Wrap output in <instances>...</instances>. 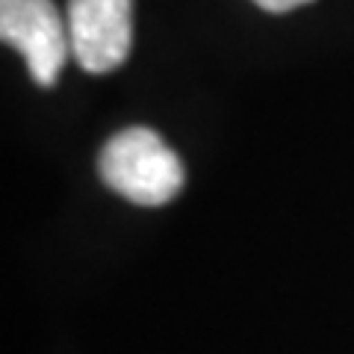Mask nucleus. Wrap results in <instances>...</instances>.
<instances>
[{
    "label": "nucleus",
    "instance_id": "obj_1",
    "mask_svg": "<svg viewBox=\"0 0 354 354\" xmlns=\"http://www.w3.org/2000/svg\"><path fill=\"white\" fill-rule=\"evenodd\" d=\"M104 183L142 207H160L183 189V165L160 133L127 127L104 145L97 160Z\"/></svg>",
    "mask_w": 354,
    "mask_h": 354
},
{
    "label": "nucleus",
    "instance_id": "obj_2",
    "mask_svg": "<svg viewBox=\"0 0 354 354\" xmlns=\"http://www.w3.org/2000/svg\"><path fill=\"white\" fill-rule=\"evenodd\" d=\"M0 39L27 59L39 86H53L71 53L68 21L53 0H0Z\"/></svg>",
    "mask_w": 354,
    "mask_h": 354
},
{
    "label": "nucleus",
    "instance_id": "obj_3",
    "mask_svg": "<svg viewBox=\"0 0 354 354\" xmlns=\"http://www.w3.org/2000/svg\"><path fill=\"white\" fill-rule=\"evenodd\" d=\"M71 53L88 74L115 71L133 48V0H68Z\"/></svg>",
    "mask_w": 354,
    "mask_h": 354
},
{
    "label": "nucleus",
    "instance_id": "obj_4",
    "mask_svg": "<svg viewBox=\"0 0 354 354\" xmlns=\"http://www.w3.org/2000/svg\"><path fill=\"white\" fill-rule=\"evenodd\" d=\"M260 9H266V12H290V9L295 6H304L310 3V0H254Z\"/></svg>",
    "mask_w": 354,
    "mask_h": 354
}]
</instances>
